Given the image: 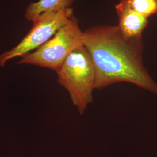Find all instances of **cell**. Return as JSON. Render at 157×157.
Segmentation results:
<instances>
[{"instance_id":"52a82bcc","label":"cell","mask_w":157,"mask_h":157,"mask_svg":"<svg viewBox=\"0 0 157 157\" xmlns=\"http://www.w3.org/2000/svg\"><path fill=\"white\" fill-rule=\"evenodd\" d=\"M136 11L148 17L157 16V0H128Z\"/></svg>"},{"instance_id":"277c9868","label":"cell","mask_w":157,"mask_h":157,"mask_svg":"<svg viewBox=\"0 0 157 157\" xmlns=\"http://www.w3.org/2000/svg\"><path fill=\"white\" fill-rule=\"evenodd\" d=\"M73 15L72 8L42 13L32 22V28L18 44L0 55V67H4L12 59L21 58L39 48L51 39Z\"/></svg>"},{"instance_id":"5b68a950","label":"cell","mask_w":157,"mask_h":157,"mask_svg":"<svg viewBox=\"0 0 157 157\" xmlns=\"http://www.w3.org/2000/svg\"><path fill=\"white\" fill-rule=\"evenodd\" d=\"M115 10L119 18L118 27L126 38L139 39L148 23V17L136 11L128 0H120Z\"/></svg>"},{"instance_id":"7a4b0ae2","label":"cell","mask_w":157,"mask_h":157,"mask_svg":"<svg viewBox=\"0 0 157 157\" xmlns=\"http://www.w3.org/2000/svg\"><path fill=\"white\" fill-rule=\"evenodd\" d=\"M56 73L58 82L67 90L73 105L83 115L93 102L96 82L94 63L84 45L72 52Z\"/></svg>"},{"instance_id":"8992f818","label":"cell","mask_w":157,"mask_h":157,"mask_svg":"<svg viewBox=\"0 0 157 157\" xmlns=\"http://www.w3.org/2000/svg\"><path fill=\"white\" fill-rule=\"evenodd\" d=\"M75 0H39L29 4L25 10V17L33 22L46 12L61 10L71 8Z\"/></svg>"},{"instance_id":"6da1fadb","label":"cell","mask_w":157,"mask_h":157,"mask_svg":"<svg viewBox=\"0 0 157 157\" xmlns=\"http://www.w3.org/2000/svg\"><path fill=\"white\" fill-rule=\"evenodd\" d=\"M83 43L95 67V89L126 82L157 95V83L143 62L142 38H126L118 26L98 25L83 32Z\"/></svg>"},{"instance_id":"3957f363","label":"cell","mask_w":157,"mask_h":157,"mask_svg":"<svg viewBox=\"0 0 157 157\" xmlns=\"http://www.w3.org/2000/svg\"><path fill=\"white\" fill-rule=\"evenodd\" d=\"M83 32L73 15L55 35L37 50L22 56L17 64H28L56 72L73 51L83 45Z\"/></svg>"}]
</instances>
